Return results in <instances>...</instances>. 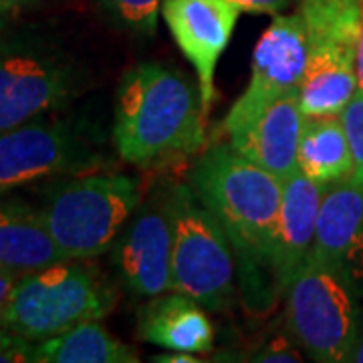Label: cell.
<instances>
[{
  "label": "cell",
  "instance_id": "obj_1",
  "mask_svg": "<svg viewBox=\"0 0 363 363\" xmlns=\"http://www.w3.org/2000/svg\"><path fill=\"white\" fill-rule=\"evenodd\" d=\"M206 116L200 87L184 71L140 63L117 85L113 145L121 160L140 168L198 156L206 147Z\"/></svg>",
  "mask_w": 363,
  "mask_h": 363
},
{
  "label": "cell",
  "instance_id": "obj_2",
  "mask_svg": "<svg viewBox=\"0 0 363 363\" xmlns=\"http://www.w3.org/2000/svg\"><path fill=\"white\" fill-rule=\"evenodd\" d=\"M188 184L226 230L236 257L248 269L271 272L283 182L226 142L198 154Z\"/></svg>",
  "mask_w": 363,
  "mask_h": 363
},
{
  "label": "cell",
  "instance_id": "obj_3",
  "mask_svg": "<svg viewBox=\"0 0 363 363\" xmlns=\"http://www.w3.org/2000/svg\"><path fill=\"white\" fill-rule=\"evenodd\" d=\"M117 305V289L93 259H63L18 277L0 325L40 343L85 321H104Z\"/></svg>",
  "mask_w": 363,
  "mask_h": 363
},
{
  "label": "cell",
  "instance_id": "obj_4",
  "mask_svg": "<svg viewBox=\"0 0 363 363\" xmlns=\"http://www.w3.org/2000/svg\"><path fill=\"white\" fill-rule=\"evenodd\" d=\"M142 198L135 178L91 169L49 186L37 212L65 259L87 260L111 252Z\"/></svg>",
  "mask_w": 363,
  "mask_h": 363
},
{
  "label": "cell",
  "instance_id": "obj_5",
  "mask_svg": "<svg viewBox=\"0 0 363 363\" xmlns=\"http://www.w3.org/2000/svg\"><path fill=\"white\" fill-rule=\"evenodd\" d=\"M172 291L208 311L228 309L234 298V248L226 230L188 182L172 196Z\"/></svg>",
  "mask_w": 363,
  "mask_h": 363
},
{
  "label": "cell",
  "instance_id": "obj_6",
  "mask_svg": "<svg viewBox=\"0 0 363 363\" xmlns=\"http://www.w3.org/2000/svg\"><path fill=\"white\" fill-rule=\"evenodd\" d=\"M359 311L345 269L307 257L286 289V327L313 362H347Z\"/></svg>",
  "mask_w": 363,
  "mask_h": 363
},
{
  "label": "cell",
  "instance_id": "obj_7",
  "mask_svg": "<svg viewBox=\"0 0 363 363\" xmlns=\"http://www.w3.org/2000/svg\"><path fill=\"white\" fill-rule=\"evenodd\" d=\"M85 87L81 67L39 39L0 43V131L51 116Z\"/></svg>",
  "mask_w": 363,
  "mask_h": 363
},
{
  "label": "cell",
  "instance_id": "obj_8",
  "mask_svg": "<svg viewBox=\"0 0 363 363\" xmlns=\"http://www.w3.org/2000/svg\"><path fill=\"white\" fill-rule=\"evenodd\" d=\"M104 168L99 143L73 119L51 113L0 131V196L49 178Z\"/></svg>",
  "mask_w": 363,
  "mask_h": 363
},
{
  "label": "cell",
  "instance_id": "obj_9",
  "mask_svg": "<svg viewBox=\"0 0 363 363\" xmlns=\"http://www.w3.org/2000/svg\"><path fill=\"white\" fill-rule=\"evenodd\" d=\"M309 63V39L297 13L274 14L252 52L248 87L228 109L220 133L233 138L274 101L298 95Z\"/></svg>",
  "mask_w": 363,
  "mask_h": 363
},
{
  "label": "cell",
  "instance_id": "obj_10",
  "mask_svg": "<svg viewBox=\"0 0 363 363\" xmlns=\"http://www.w3.org/2000/svg\"><path fill=\"white\" fill-rule=\"evenodd\" d=\"M172 196L174 184H156L111 248L119 283L138 297L172 291Z\"/></svg>",
  "mask_w": 363,
  "mask_h": 363
},
{
  "label": "cell",
  "instance_id": "obj_11",
  "mask_svg": "<svg viewBox=\"0 0 363 363\" xmlns=\"http://www.w3.org/2000/svg\"><path fill=\"white\" fill-rule=\"evenodd\" d=\"M240 13L242 9L233 0H162V16L184 57L194 67L206 111L216 99L218 59L233 39Z\"/></svg>",
  "mask_w": 363,
  "mask_h": 363
},
{
  "label": "cell",
  "instance_id": "obj_12",
  "mask_svg": "<svg viewBox=\"0 0 363 363\" xmlns=\"http://www.w3.org/2000/svg\"><path fill=\"white\" fill-rule=\"evenodd\" d=\"M323 192L325 186L309 180L301 172L283 182V204L271 257V274L277 295L286 293L301 264L311 252Z\"/></svg>",
  "mask_w": 363,
  "mask_h": 363
},
{
  "label": "cell",
  "instance_id": "obj_13",
  "mask_svg": "<svg viewBox=\"0 0 363 363\" xmlns=\"http://www.w3.org/2000/svg\"><path fill=\"white\" fill-rule=\"evenodd\" d=\"M298 95H289L269 105L248 128L228 138L238 154L286 182L298 174V143L305 125Z\"/></svg>",
  "mask_w": 363,
  "mask_h": 363
},
{
  "label": "cell",
  "instance_id": "obj_14",
  "mask_svg": "<svg viewBox=\"0 0 363 363\" xmlns=\"http://www.w3.org/2000/svg\"><path fill=\"white\" fill-rule=\"evenodd\" d=\"M192 297L168 291L150 301L138 315V335L142 341L182 353H210L214 347V325Z\"/></svg>",
  "mask_w": 363,
  "mask_h": 363
},
{
  "label": "cell",
  "instance_id": "obj_15",
  "mask_svg": "<svg viewBox=\"0 0 363 363\" xmlns=\"http://www.w3.org/2000/svg\"><path fill=\"white\" fill-rule=\"evenodd\" d=\"M363 236V186L351 178L327 186L317 214V228L309 257L345 269Z\"/></svg>",
  "mask_w": 363,
  "mask_h": 363
},
{
  "label": "cell",
  "instance_id": "obj_16",
  "mask_svg": "<svg viewBox=\"0 0 363 363\" xmlns=\"http://www.w3.org/2000/svg\"><path fill=\"white\" fill-rule=\"evenodd\" d=\"M63 259L37 208L0 196V269L23 277Z\"/></svg>",
  "mask_w": 363,
  "mask_h": 363
},
{
  "label": "cell",
  "instance_id": "obj_17",
  "mask_svg": "<svg viewBox=\"0 0 363 363\" xmlns=\"http://www.w3.org/2000/svg\"><path fill=\"white\" fill-rule=\"evenodd\" d=\"M357 93L355 57L335 51H309V63L298 89V104L307 117L343 113Z\"/></svg>",
  "mask_w": 363,
  "mask_h": 363
},
{
  "label": "cell",
  "instance_id": "obj_18",
  "mask_svg": "<svg viewBox=\"0 0 363 363\" xmlns=\"http://www.w3.org/2000/svg\"><path fill=\"white\" fill-rule=\"evenodd\" d=\"M298 172L325 188L351 178L353 156L341 116L305 117L298 143Z\"/></svg>",
  "mask_w": 363,
  "mask_h": 363
},
{
  "label": "cell",
  "instance_id": "obj_19",
  "mask_svg": "<svg viewBox=\"0 0 363 363\" xmlns=\"http://www.w3.org/2000/svg\"><path fill=\"white\" fill-rule=\"evenodd\" d=\"M138 351L113 337L101 321H85L35 343V363H138Z\"/></svg>",
  "mask_w": 363,
  "mask_h": 363
},
{
  "label": "cell",
  "instance_id": "obj_20",
  "mask_svg": "<svg viewBox=\"0 0 363 363\" xmlns=\"http://www.w3.org/2000/svg\"><path fill=\"white\" fill-rule=\"evenodd\" d=\"M309 51H335L353 55L362 26V0H298Z\"/></svg>",
  "mask_w": 363,
  "mask_h": 363
},
{
  "label": "cell",
  "instance_id": "obj_21",
  "mask_svg": "<svg viewBox=\"0 0 363 363\" xmlns=\"http://www.w3.org/2000/svg\"><path fill=\"white\" fill-rule=\"evenodd\" d=\"M101 13L119 28L154 37L157 30V18L162 14V0H93Z\"/></svg>",
  "mask_w": 363,
  "mask_h": 363
},
{
  "label": "cell",
  "instance_id": "obj_22",
  "mask_svg": "<svg viewBox=\"0 0 363 363\" xmlns=\"http://www.w3.org/2000/svg\"><path fill=\"white\" fill-rule=\"evenodd\" d=\"M341 121L347 133L351 156H353L351 180L363 186V91H357L353 95L350 105L341 113Z\"/></svg>",
  "mask_w": 363,
  "mask_h": 363
},
{
  "label": "cell",
  "instance_id": "obj_23",
  "mask_svg": "<svg viewBox=\"0 0 363 363\" xmlns=\"http://www.w3.org/2000/svg\"><path fill=\"white\" fill-rule=\"evenodd\" d=\"M248 362L260 363H285V362H303L298 355V350L286 337H272L267 343H262L259 350L248 357Z\"/></svg>",
  "mask_w": 363,
  "mask_h": 363
},
{
  "label": "cell",
  "instance_id": "obj_24",
  "mask_svg": "<svg viewBox=\"0 0 363 363\" xmlns=\"http://www.w3.org/2000/svg\"><path fill=\"white\" fill-rule=\"evenodd\" d=\"M35 362V343L13 335L9 331L0 333V363Z\"/></svg>",
  "mask_w": 363,
  "mask_h": 363
},
{
  "label": "cell",
  "instance_id": "obj_25",
  "mask_svg": "<svg viewBox=\"0 0 363 363\" xmlns=\"http://www.w3.org/2000/svg\"><path fill=\"white\" fill-rule=\"evenodd\" d=\"M233 2H236L247 13L279 14L283 9L289 6L291 0H233Z\"/></svg>",
  "mask_w": 363,
  "mask_h": 363
},
{
  "label": "cell",
  "instance_id": "obj_26",
  "mask_svg": "<svg viewBox=\"0 0 363 363\" xmlns=\"http://www.w3.org/2000/svg\"><path fill=\"white\" fill-rule=\"evenodd\" d=\"M16 281H18V277L14 272L0 269V315H2L6 303H9V298H11V293H13Z\"/></svg>",
  "mask_w": 363,
  "mask_h": 363
},
{
  "label": "cell",
  "instance_id": "obj_27",
  "mask_svg": "<svg viewBox=\"0 0 363 363\" xmlns=\"http://www.w3.org/2000/svg\"><path fill=\"white\" fill-rule=\"evenodd\" d=\"M355 77H357V91H363V0H362V26L355 45Z\"/></svg>",
  "mask_w": 363,
  "mask_h": 363
},
{
  "label": "cell",
  "instance_id": "obj_28",
  "mask_svg": "<svg viewBox=\"0 0 363 363\" xmlns=\"http://www.w3.org/2000/svg\"><path fill=\"white\" fill-rule=\"evenodd\" d=\"M154 362L160 363H200L202 359L196 357V353H182V351H169L164 355L154 357Z\"/></svg>",
  "mask_w": 363,
  "mask_h": 363
},
{
  "label": "cell",
  "instance_id": "obj_29",
  "mask_svg": "<svg viewBox=\"0 0 363 363\" xmlns=\"http://www.w3.org/2000/svg\"><path fill=\"white\" fill-rule=\"evenodd\" d=\"M347 362L353 363H363V319L359 321V329H357V337H355V343L351 347L350 357Z\"/></svg>",
  "mask_w": 363,
  "mask_h": 363
},
{
  "label": "cell",
  "instance_id": "obj_30",
  "mask_svg": "<svg viewBox=\"0 0 363 363\" xmlns=\"http://www.w3.org/2000/svg\"><path fill=\"white\" fill-rule=\"evenodd\" d=\"M33 2H39V0H0V9L6 11V13H13L21 6H26V4H33Z\"/></svg>",
  "mask_w": 363,
  "mask_h": 363
},
{
  "label": "cell",
  "instance_id": "obj_31",
  "mask_svg": "<svg viewBox=\"0 0 363 363\" xmlns=\"http://www.w3.org/2000/svg\"><path fill=\"white\" fill-rule=\"evenodd\" d=\"M9 14L6 11H2L0 9V43H2V35H4V28H6V18H9Z\"/></svg>",
  "mask_w": 363,
  "mask_h": 363
},
{
  "label": "cell",
  "instance_id": "obj_32",
  "mask_svg": "<svg viewBox=\"0 0 363 363\" xmlns=\"http://www.w3.org/2000/svg\"><path fill=\"white\" fill-rule=\"evenodd\" d=\"M4 331H6V329H4V327H2V325H0V333H4Z\"/></svg>",
  "mask_w": 363,
  "mask_h": 363
}]
</instances>
